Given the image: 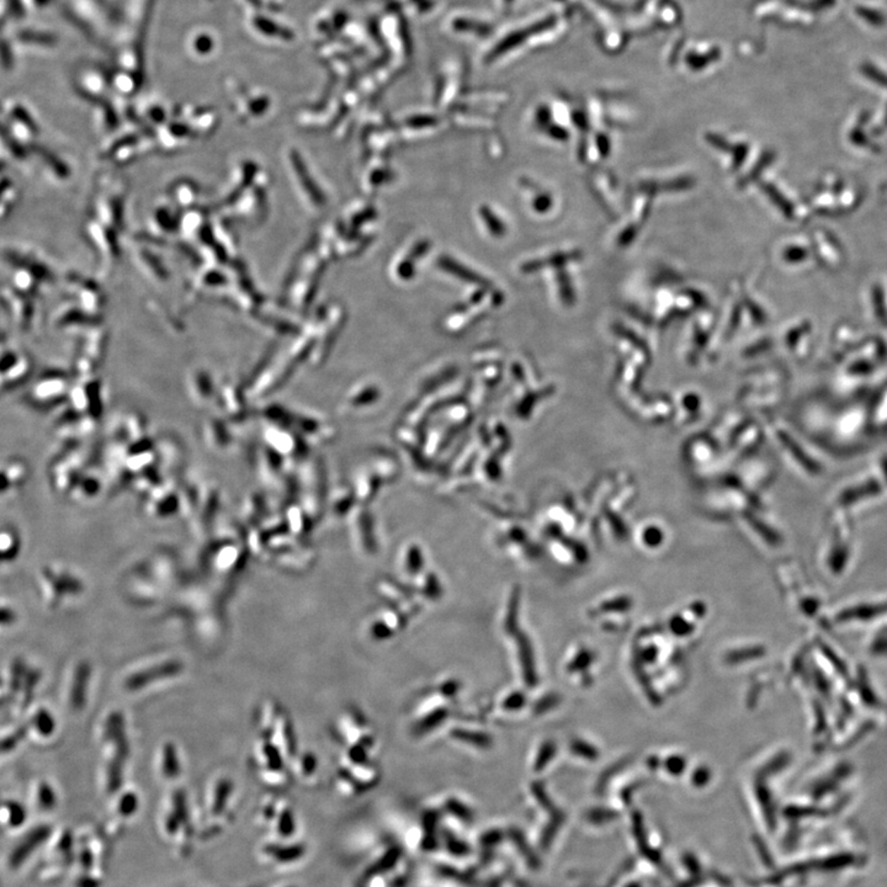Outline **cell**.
I'll return each instance as SVG.
<instances>
[{
    "label": "cell",
    "instance_id": "obj_8",
    "mask_svg": "<svg viewBox=\"0 0 887 887\" xmlns=\"http://www.w3.org/2000/svg\"><path fill=\"white\" fill-rule=\"evenodd\" d=\"M39 798H41V799H39V802H41V805L44 806V809L49 810L52 807V806H54V794H52V791H51L49 788H42V790H41V796L39 795Z\"/></svg>",
    "mask_w": 887,
    "mask_h": 887
},
{
    "label": "cell",
    "instance_id": "obj_5",
    "mask_svg": "<svg viewBox=\"0 0 887 887\" xmlns=\"http://www.w3.org/2000/svg\"><path fill=\"white\" fill-rule=\"evenodd\" d=\"M879 492H880V485L875 480H872V482H869L868 485L854 487L852 490L844 492L843 495L841 497V502L843 504H853V502H855V500H862V498L870 497V495H878Z\"/></svg>",
    "mask_w": 887,
    "mask_h": 887
},
{
    "label": "cell",
    "instance_id": "obj_11",
    "mask_svg": "<svg viewBox=\"0 0 887 887\" xmlns=\"http://www.w3.org/2000/svg\"><path fill=\"white\" fill-rule=\"evenodd\" d=\"M445 268H447V269L451 270L452 273H459V274H462V269H457V268H454V266H452V265L451 264L450 265L445 264ZM464 278H465V279L475 280V278H473L472 275L466 274V271H464Z\"/></svg>",
    "mask_w": 887,
    "mask_h": 887
},
{
    "label": "cell",
    "instance_id": "obj_6",
    "mask_svg": "<svg viewBox=\"0 0 887 887\" xmlns=\"http://www.w3.org/2000/svg\"><path fill=\"white\" fill-rule=\"evenodd\" d=\"M13 66V54L11 44L5 39H0V67L5 70H10Z\"/></svg>",
    "mask_w": 887,
    "mask_h": 887
},
{
    "label": "cell",
    "instance_id": "obj_7",
    "mask_svg": "<svg viewBox=\"0 0 887 887\" xmlns=\"http://www.w3.org/2000/svg\"><path fill=\"white\" fill-rule=\"evenodd\" d=\"M24 810L21 809V806H18V805H11L10 806V824L13 827H18V826H21V824H24Z\"/></svg>",
    "mask_w": 887,
    "mask_h": 887
},
{
    "label": "cell",
    "instance_id": "obj_2",
    "mask_svg": "<svg viewBox=\"0 0 887 887\" xmlns=\"http://www.w3.org/2000/svg\"><path fill=\"white\" fill-rule=\"evenodd\" d=\"M31 363L15 350L0 348V390L10 388L21 383L30 373Z\"/></svg>",
    "mask_w": 887,
    "mask_h": 887
},
{
    "label": "cell",
    "instance_id": "obj_9",
    "mask_svg": "<svg viewBox=\"0 0 887 887\" xmlns=\"http://www.w3.org/2000/svg\"><path fill=\"white\" fill-rule=\"evenodd\" d=\"M52 0H21L23 5H29L32 9H44L51 4Z\"/></svg>",
    "mask_w": 887,
    "mask_h": 887
},
{
    "label": "cell",
    "instance_id": "obj_4",
    "mask_svg": "<svg viewBox=\"0 0 887 887\" xmlns=\"http://www.w3.org/2000/svg\"><path fill=\"white\" fill-rule=\"evenodd\" d=\"M14 39H16L20 44L26 46V47H36V49H49L54 44V39L52 35L44 31V30L37 29H21L16 31L14 34Z\"/></svg>",
    "mask_w": 887,
    "mask_h": 887
},
{
    "label": "cell",
    "instance_id": "obj_10",
    "mask_svg": "<svg viewBox=\"0 0 887 887\" xmlns=\"http://www.w3.org/2000/svg\"><path fill=\"white\" fill-rule=\"evenodd\" d=\"M872 370H873V366L869 363H859V365L857 364L852 368V371L855 373H869Z\"/></svg>",
    "mask_w": 887,
    "mask_h": 887
},
{
    "label": "cell",
    "instance_id": "obj_1",
    "mask_svg": "<svg viewBox=\"0 0 887 887\" xmlns=\"http://www.w3.org/2000/svg\"><path fill=\"white\" fill-rule=\"evenodd\" d=\"M29 475V466L21 459L0 461V498H8L23 490Z\"/></svg>",
    "mask_w": 887,
    "mask_h": 887
},
{
    "label": "cell",
    "instance_id": "obj_3",
    "mask_svg": "<svg viewBox=\"0 0 887 887\" xmlns=\"http://www.w3.org/2000/svg\"><path fill=\"white\" fill-rule=\"evenodd\" d=\"M49 833H51V829L44 826V827H37L31 833L27 834L24 841L19 843V845L10 854V868L18 869L21 867L29 859L30 855L34 854L37 847L42 845L47 841Z\"/></svg>",
    "mask_w": 887,
    "mask_h": 887
},
{
    "label": "cell",
    "instance_id": "obj_12",
    "mask_svg": "<svg viewBox=\"0 0 887 887\" xmlns=\"http://www.w3.org/2000/svg\"><path fill=\"white\" fill-rule=\"evenodd\" d=\"M883 473H885V476H886V480H887V459H885V460H883Z\"/></svg>",
    "mask_w": 887,
    "mask_h": 887
}]
</instances>
